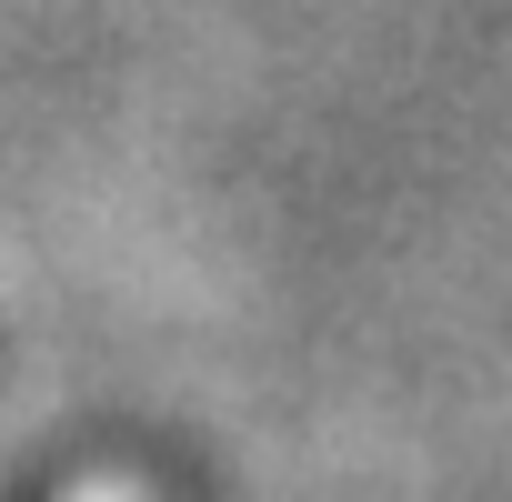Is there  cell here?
<instances>
[{
	"label": "cell",
	"instance_id": "1",
	"mask_svg": "<svg viewBox=\"0 0 512 502\" xmlns=\"http://www.w3.org/2000/svg\"><path fill=\"white\" fill-rule=\"evenodd\" d=\"M71 502H151V492H141V482H121V472H101V482H81Z\"/></svg>",
	"mask_w": 512,
	"mask_h": 502
}]
</instances>
